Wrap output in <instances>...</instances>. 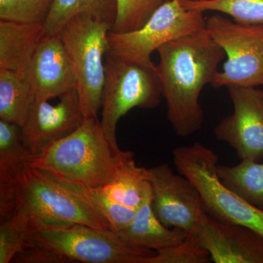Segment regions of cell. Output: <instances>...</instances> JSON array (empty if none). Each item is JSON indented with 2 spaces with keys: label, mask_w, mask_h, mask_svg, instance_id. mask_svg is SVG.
Masks as SVG:
<instances>
[{
  "label": "cell",
  "mask_w": 263,
  "mask_h": 263,
  "mask_svg": "<svg viewBox=\"0 0 263 263\" xmlns=\"http://www.w3.org/2000/svg\"><path fill=\"white\" fill-rule=\"evenodd\" d=\"M221 181L246 202L263 211V162L240 160L236 165L218 164Z\"/></svg>",
  "instance_id": "cell-20"
},
{
  "label": "cell",
  "mask_w": 263,
  "mask_h": 263,
  "mask_svg": "<svg viewBox=\"0 0 263 263\" xmlns=\"http://www.w3.org/2000/svg\"><path fill=\"white\" fill-rule=\"evenodd\" d=\"M84 121L76 88L60 97L57 105L48 100H34L22 127L24 143L30 157L41 155L70 136Z\"/></svg>",
  "instance_id": "cell-13"
},
{
  "label": "cell",
  "mask_w": 263,
  "mask_h": 263,
  "mask_svg": "<svg viewBox=\"0 0 263 263\" xmlns=\"http://www.w3.org/2000/svg\"><path fill=\"white\" fill-rule=\"evenodd\" d=\"M155 253L128 243L112 230L73 224L29 233L13 262L145 263Z\"/></svg>",
  "instance_id": "cell-4"
},
{
  "label": "cell",
  "mask_w": 263,
  "mask_h": 263,
  "mask_svg": "<svg viewBox=\"0 0 263 263\" xmlns=\"http://www.w3.org/2000/svg\"><path fill=\"white\" fill-rule=\"evenodd\" d=\"M210 260L207 249L192 234L178 245L156 252L145 263H208Z\"/></svg>",
  "instance_id": "cell-25"
},
{
  "label": "cell",
  "mask_w": 263,
  "mask_h": 263,
  "mask_svg": "<svg viewBox=\"0 0 263 263\" xmlns=\"http://www.w3.org/2000/svg\"><path fill=\"white\" fill-rule=\"evenodd\" d=\"M205 28L227 58L212 86H263V23H238L215 14L206 19Z\"/></svg>",
  "instance_id": "cell-9"
},
{
  "label": "cell",
  "mask_w": 263,
  "mask_h": 263,
  "mask_svg": "<svg viewBox=\"0 0 263 263\" xmlns=\"http://www.w3.org/2000/svg\"><path fill=\"white\" fill-rule=\"evenodd\" d=\"M112 26L91 15L70 19L60 32L76 80L81 110L86 118L98 117L105 77L104 57L108 51Z\"/></svg>",
  "instance_id": "cell-6"
},
{
  "label": "cell",
  "mask_w": 263,
  "mask_h": 263,
  "mask_svg": "<svg viewBox=\"0 0 263 263\" xmlns=\"http://www.w3.org/2000/svg\"><path fill=\"white\" fill-rule=\"evenodd\" d=\"M46 174L86 200L114 232L127 227L138 209L152 195L149 170L137 165L134 159L124 165L111 182L98 189L86 187Z\"/></svg>",
  "instance_id": "cell-10"
},
{
  "label": "cell",
  "mask_w": 263,
  "mask_h": 263,
  "mask_svg": "<svg viewBox=\"0 0 263 263\" xmlns=\"http://www.w3.org/2000/svg\"><path fill=\"white\" fill-rule=\"evenodd\" d=\"M0 221V263H9L23 249L28 234L11 218Z\"/></svg>",
  "instance_id": "cell-26"
},
{
  "label": "cell",
  "mask_w": 263,
  "mask_h": 263,
  "mask_svg": "<svg viewBox=\"0 0 263 263\" xmlns=\"http://www.w3.org/2000/svg\"><path fill=\"white\" fill-rule=\"evenodd\" d=\"M8 218L28 235L73 224L110 230L107 221L86 200L44 171L27 164L10 179L0 181V219Z\"/></svg>",
  "instance_id": "cell-2"
},
{
  "label": "cell",
  "mask_w": 263,
  "mask_h": 263,
  "mask_svg": "<svg viewBox=\"0 0 263 263\" xmlns=\"http://www.w3.org/2000/svg\"><path fill=\"white\" fill-rule=\"evenodd\" d=\"M102 96V129L108 141L119 147L118 122L135 108L154 109L160 103L162 86L155 70L106 55Z\"/></svg>",
  "instance_id": "cell-8"
},
{
  "label": "cell",
  "mask_w": 263,
  "mask_h": 263,
  "mask_svg": "<svg viewBox=\"0 0 263 263\" xmlns=\"http://www.w3.org/2000/svg\"><path fill=\"white\" fill-rule=\"evenodd\" d=\"M178 173L196 186L208 215L217 220L247 226L263 236V211L238 196L218 175L219 157L200 143L180 146L172 152Z\"/></svg>",
  "instance_id": "cell-5"
},
{
  "label": "cell",
  "mask_w": 263,
  "mask_h": 263,
  "mask_svg": "<svg viewBox=\"0 0 263 263\" xmlns=\"http://www.w3.org/2000/svg\"><path fill=\"white\" fill-rule=\"evenodd\" d=\"M27 78L35 100H49L76 89V80L60 34L45 35L29 66Z\"/></svg>",
  "instance_id": "cell-15"
},
{
  "label": "cell",
  "mask_w": 263,
  "mask_h": 263,
  "mask_svg": "<svg viewBox=\"0 0 263 263\" xmlns=\"http://www.w3.org/2000/svg\"><path fill=\"white\" fill-rule=\"evenodd\" d=\"M44 36L43 24L0 20V69L27 77L33 55Z\"/></svg>",
  "instance_id": "cell-16"
},
{
  "label": "cell",
  "mask_w": 263,
  "mask_h": 263,
  "mask_svg": "<svg viewBox=\"0 0 263 263\" xmlns=\"http://www.w3.org/2000/svg\"><path fill=\"white\" fill-rule=\"evenodd\" d=\"M30 156L24 143L22 127L0 119V181L17 174Z\"/></svg>",
  "instance_id": "cell-21"
},
{
  "label": "cell",
  "mask_w": 263,
  "mask_h": 263,
  "mask_svg": "<svg viewBox=\"0 0 263 263\" xmlns=\"http://www.w3.org/2000/svg\"><path fill=\"white\" fill-rule=\"evenodd\" d=\"M134 159V154L114 146L98 117L86 118L79 129L27 164L60 179L86 187H103Z\"/></svg>",
  "instance_id": "cell-3"
},
{
  "label": "cell",
  "mask_w": 263,
  "mask_h": 263,
  "mask_svg": "<svg viewBox=\"0 0 263 263\" xmlns=\"http://www.w3.org/2000/svg\"><path fill=\"white\" fill-rule=\"evenodd\" d=\"M148 170L152 208L159 220L167 228L195 234L208 216L196 186L183 175L175 174L169 164Z\"/></svg>",
  "instance_id": "cell-11"
},
{
  "label": "cell",
  "mask_w": 263,
  "mask_h": 263,
  "mask_svg": "<svg viewBox=\"0 0 263 263\" xmlns=\"http://www.w3.org/2000/svg\"><path fill=\"white\" fill-rule=\"evenodd\" d=\"M216 263H263V236L247 226L207 216L194 234Z\"/></svg>",
  "instance_id": "cell-14"
},
{
  "label": "cell",
  "mask_w": 263,
  "mask_h": 263,
  "mask_svg": "<svg viewBox=\"0 0 263 263\" xmlns=\"http://www.w3.org/2000/svg\"><path fill=\"white\" fill-rule=\"evenodd\" d=\"M164 0H117V16L111 31L127 32L144 25Z\"/></svg>",
  "instance_id": "cell-23"
},
{
  "label": "cell",
  "mask_w": 263,
  "mask_h": 263,
  "mask_svg": "<svg viewBox=\"0 0 263 263\" xmlns=\"http://www.w3.org/2000/svg\"><path fill=\"white\" fill-rule=\"evenodd\" d=\"M157 51L160 61L156 72L167 105V120L178 136L187 138L203 125L200 94L215 79L226 52L206 28L170 41Z\"/></svg>",
  "instance_id": "cell-1"
},
{
  "label": "cell",
  "mask_w": 263,
  "mask_h": 263,
  "mask_svg": "<svg viewBox=\"0 0 263 263\" xmlns=\"http://www.w3.org/2000/svg\"><path fill=\"white\" fill-rule=\"evenodd\" d=\"M35 100L25 74L0 69V119L24 125Z\"/></svg>",
  "instance_id": "cell-18"
},
{
  "label": "cell",
  "mask_w": 263,
  "mask_h": 263,
  "mask_svg": "<svg viewBox=\"0 0 263 263\" xmlns=\"http://www.w3.org/2000/svg\"><path fill=\"white\" fill-rule=\"evenodd\" d=\"M116 233L131 245L156 252L178 245L189 235L183 230L167 228L159 220L152 208V195L138 209L127 227Z\"/></svg>",
  "instance_id": "cell-17"
},
{
  "label": "cell",
  "mask_w": 263,
  "mask_h": 263,
  "mask_svg": "<svg viewBox=\"0 0 263 263\" xmlns=\"http://www.w3.org/2000/svg\"><path fill=\"white\" fill-rule=\"evenodd\" d=\"M186 10L219 12L242 24L263 23V0H179Z\"/></svg>",
  "instance_id": "cell-22"
},
{
  "label": "cell",
  "mask_w": 263,
  "mask_h": 263,
  "mask_svg": "<svg viewBox=\"0 0 263 263\" xmlns=\"http://www.w3.org/2000/svg\"><path fill=\"white\" fill-rule=\"evenodd\" d=\"M117 0H53L43 23L45 35H55L76 15H91L113 26L117 16Z\"/></svg>",
  "instance_id": "cell-19"
},
{
  "label": "cell",
  "mask_w": 263,
  "mask_h": 263,
  "mask_svg": "<svg viewBox=\"0 0 263 263\" xmlns=\"http://www.w3.org/2000/svg\"><path fill=\"white\" fill-rule=\"evenodd\" d=\"M233 113L214 129L218 141L234 149L240 160H263V89L257 86H228Z\"/></svg>",
  "instance_id": "cell-12"
},
{
  "label": "cell",
  "mask_w": 263,
  "mask_h": 263,
  "mask_svg": "<svg viewBox=\"0 0 263 263\" xmlns=\"http://www.w3.org/2000/svg\"><path fill=\"white\" fill-rule=\"evenodd\" d=\"M53 0H0V20L43 24Z\"/></svg>",
  "instance_id": "cell-24"
},
{
  "label": "cell",
  "mask_w": 263,
  "mask_h": 263,
  "mask_svg": "<svg viewBox=\"0 0 263 263\" xmlns=\"http://www.w3.org/2000/svg\"><path fill=\"white\" fill-rule=\"evenodd\" d=\"M203 12L185 9L179 0H167L136 30L108 36V56L157 70L152 60L154 51L165 43L205 28Z\"/></svg>",
  "instance_id": "cell-7"
}]
</instances>
